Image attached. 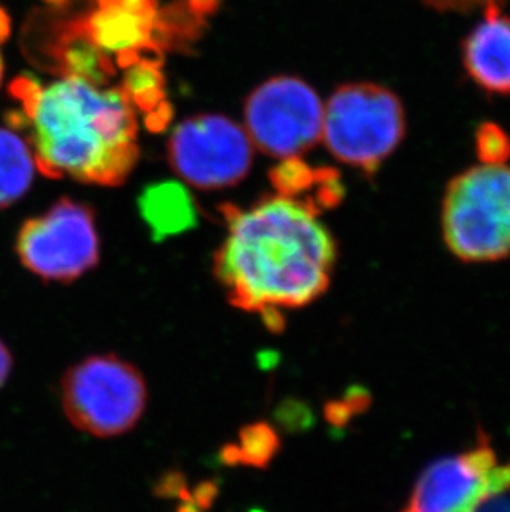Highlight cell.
Here are the masks:
<instances>
[{"label": "cell", "mask_w": 510, "mask_h": 512, "mask_svg": "<svg viewBox=\"0 0 510 512\" xmlns=\"http://www.w3.org/2000/svg\"><path fill=\"white\" fill-rule=\"evenodd\" d=\"M141 216L154 239H164L188 231L198 223L193 199L178 183L154 184L140 198Z\"/></svg>", "instance_id": "4fadbf2b"}, {"label": "cell", "mask_w": 510, "mask_h": 512, "mask_svg": "<svg viewBox=\"0 0 510 512\" xmlns=\"http://www.w3.org/2000/svg\"><path fill=\"white\" fill-rule=\"evenodd\" d=\"M246 123L260 150L289 160L322 138L323 105L299 78H272L247 100Z\"/></svg>", "instance_id": "ba28073f"}, {"label": "cell", "mask_w": 510, "mask_h": 512, "mask_svg": "<svg viewBox=\"0 0 510 512\" xmlns=\"http://www.w3.org/2000/svg\"><path fill=\"white\" fill-rule=\"evenodd\" d=\"M169 160L181 178L198 188H226L251 170V140L224 116H196L174 130Z\"/></svg>", "instance_id": "9c48e42d"}, {"label": "cell", "mask_w": 510, "mask_h": 512, "mask_svg": "<svg viewBox=\"0 0 510 512\" xmlns=\"http://www.w3.org/2000/svg\"><path fill=\"white\" fill-rule=\"evenodd\" d=\"M145 378L115 355H93L70 368L62 382L65 415L73 426L98 438L133 430L145 413Z\"/></svg>", "instance_id": "5b68a950"}, {"label": "cell", "mask_w": 510, "mask_h": 512, "mask_svg": "<svg viewBox=\"0 0 510 512\" xmlns=\"http://www.w3.org/2000/svg\"><path fill=\"white\" fill-rule=\"evenodd\" d=\"M2 75H4V63H2V57H0V82H2Z\"/></svg>", "instance_id": "603a6c76"}, {"label": "cell", "mask_w": 510, "mask_h": 512, "mask_svg": "<svg viewBox=\"0 0 510 512\" xmlns=\"http://www.w3.org/2000/svg\"><path fill=\"white\" fill-rule=\"evenodd\" d=\"M10 35V17L2 7H0V42L7 40Z\"/></svg>", "instance_id": "44dd1931"}, {"label": "cell", "mask_w": 510, "mask_h": 512, "mask_svg": "<svg viewBox=\"0 0 510 512\" xmlns=\"http://www.w3.org/2000/svg\"><path fill=\"white\" fill-rule=\"evenodd\" d=\"M45 2H49L53 7H60V5L67 4L68 0H45Z\"/></svg>", "instance_id": "7402d4cb"}, {"label": "cell", "mask_w": 510, "mask_h": 512, "mask_svg": "<svg viewBox=\"0 0 510 512\" xmlns=\"http://www.w3.org/2000/svg\"><path fill=\"white\" fill-rule=\"evenodd\" d=\"M476 146L477 155L487 165H504L510 156V138L494 123H486L477 130Z\"/></svg>", "instance_id": "e0dca14e"}, {"label": "cell", "mask_w": 510, "mask_h": 512, "mask_svg": "<svg viewBox=\"0 0 510 512\" xmlns=\"http://www.w3.org/2000/svg\"><path fill=\"white\" fill-rule=\"evenodd\" d=\"M17 256L44 281H75L97 266L100 239L92 209L60 199L47 213L29 219L17 236Z\"/></svg>", "instance_id": "8992f818"}, {"label": "cell", "mask_w": 510, "mask_h": 512, "mask_svg": "<svg viewBox=\"0 0 510 512\" xmlns=\"http://www.w3.org/2000/svg\"><path fill=\"white\" fill-rule=\"evenodd\" d=\"M280 196L304 203L315 213L333 208L343 198L342 181L332 170H318L289 158L270 174Z\"/></svg>", "instance_id": "7c38bea8"}, {"label": "cell", "mask_w": 510, "mask_h": 512, "mask_svg": "<svg viewBox=\"0 0 510 512\" xmlns=\"http://www.w3.org/2000/svg\"><path fill=\"white\" fill-rule=\"evenodd\" d=\"M424 4L438 10H453V12H469V10L482 7L486 9L489 5L506 4L507 0H423Z\"/></svg>", "instance_id": "ac0fdd59"}, {"label": "cell", "mask_w": 510, "mask_h": 512, "mask_svg": "<svg viewBox=\"0 0 510 512\" xmlns=\"http://www.w3.org/2000/svg\"><path fill=\"white\" fill-rule=\"evenodd\" d=\"M441 226L459 261L510 257V166L481 163L458 174L444 193Z\"/></svg>", "instance_id": "3957f363"}, {"label": "cell", "mask_w": 510, "mask_h": 512, "mask_svg": "<svg viewBox=\"0 0 510 512\" xmlns=\"http://www.w3.org/2000/svg\"><path fill=\"white\" fill-rule=\"evenodd\" d=\"M484 10V19L462 42V63L481 90L510 95V17L499 5Z\"/></svg>", "instance_id": "8fae6325"}, {"label": "cell", "mask_w": 510, "mask_h": 512, "mask_svg": "<svg viewBox=\"0 0 510 512\" xmlns=\"http://www.w3.org/2000/svg\"><path fill=\"white\" fill-rule=\"evenodd\" d=\"M10 95L22 105L45 176L115 186L135 168L138 125L125 93L77 77L44 87L24 75L10 83Z\"/></svg>", "instance_id": "7a4b0ae2"}, {"label": "cell", "mask_w": 510, "mask_h": 512, "mask_svg": "<svg viewBox=\"0 0 510 512\" xmlns=\"http://www.w3.org/2000/svg\"><path fill=\"white\" fill-rule=\"evenodd\" d=\"M158 0H97V9L73 20L78 30L120 67L161 52Z\"/></svg>", "instance_id": "30bf717a"}, {"label": "cell", "mask_w": 510, "mask_h": 512, "mask_svg": "<svg viewBox=\"0 0 510 512\" xmlns=\"http://www.w3.org/2000/svg\"><path fill=\"white\" fill-rule=\"evenodd\" d=\"M219 0H188V5L196 14L203 17L206 12H211Z\"/></svg>", "instance_id": "ffe728a7"}, {"label": "cell", "mask_w": 510, "mask_h": 512, "mask_svg": "<svg viewBox=\"0 0 510 512\" xmlns=\"http://www.w3.org/2000/svg\"><path fill=\"white\" fill-rule=\"evenodd\" d=\"M406 133L400 98L375 83L338 88L323 108L322 136L337 160L366 174L378 171Z\"/></svg>", "instance_id": "277c9868"}, {"label": "cell", "mask_w": 510, "mask_h": 512, "mask_svg": "<svg viewBox=\"0 0 510 512\" xmlns=\"http://www.w3.org/2000/svg\"><path fill=\"white\" fill-rule=\"evenodd\" d=\"M10 370H12V355L9 348L0 342V388L4 387V383L9 378Z\"/></svg>", "instance_id": "d6986e66"}, {"label": "cell", "mask_w": 510, "mask_h": 512, "mask_svg": "<svg viewBox=\"0 0 510 512\" xmlns=\"http://www.w3.org/2000/svg\"><path fill=\"white\" fill-rule=\"evenodd\" d=\"M222 211L227 236L214 256V274L237 309L282 329V310L300 309L327 292L337 244L313 209L279 194L244 211Z\"/></svg>", "instance_id": "6da1fadb"}, {"label": "cell", "mask_w": 510, "mask_h": 512, "mask_svg": "<svg viewBox=\"0 0 510 512\" xmlns=\"http://www.w3.org/2000/svg\"><path fill=\"white\" fill-rule=\"evenodd\" d=\"M509 491L510 458H501L481 435L471 448L429 464L401 512H479Z\"/></svg>", "instance_id": "52a82bcc"}, {"label": "cell", "mask_w": 510, "mask_h": 512, "mask_svg": "<svg viewBox=\"0 0 510 512\" xmlns=\"http://www.w3.org/2000/svg\"><path fill=\"white\" fill-rule=\"evenodd\" d=\"M126 68L121 92L133 107L145 113L146 123L163 128L171 118L164 98V80L161 63L156 57H141Z\"/></svg>", "instance_id": "5bb4252c"}, {"label": "cell", "mask_w": 510, "mask_h": 512, "mask_svg": "<svg viewBox=\"0 0 510 512\" xmlns=\"http://www.w3.org/2000/svg\"><path fill=\"white\" fill-rule=\"evenodd\" d=\"M279 446V436L269 425L255 423L242 430L236 445L227 446V450H224V459L226 463L237 461L265 468L270 459L274 458Z\"/></svg>", "instance_id": "2e32d148"}, {"label": "cell", "mask_w": 510, "mask_h": 512, "mask_svg": "<svg viewBox=\"0 0 510 512\" xmlns=\"http://www.w3.org/2000/svg\"><path fill=\"white\" fill-rule=\"evenodd\" d=\"M34 151L14 130L0 128V209L9 208L29 191L34 179Z\"/></svg>", "instance_id": "9a60e30c"}]
</instances>
